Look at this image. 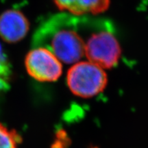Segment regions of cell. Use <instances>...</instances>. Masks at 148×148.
Returning a JSON list of instances; mask_svg holds the SVG:
<instances>
[{"label": "cell", "instance_id": "3", "mask_svg": "<svg viewBox=\"0 0 148 148\" xmlns=\"http://www.w3.org/2000/svg\"><path fill=\"white\" fill-rule=\"evenodd\" d=\"M28 75L40 82H53L62 73V64L49 49L43 46L28 51L24 60Z\"/></svg>", "mask_w": 148, "mask_h": 148}, {"label": "cell", "instance_id": "4", "mask_svg": "<svg viewBox=\"0 0 148 148\" xmlns=\"http://www.w3.org/2000/svg\"><path fill=\"white\" fill-rule=\"evenodd\" d=\"M45 47L61 62L75 64L84 56V40L73 29L62 28L51 30Z\"/></svg>", "mask_w": 148, "mask_h": 148}, {"label": "cell", "instance_id": "2", "mask_svg": "<svg viewBox=\"0 0 148 148\" xmlns=\"http://www.w3.org/2000/svg\"><path fill=\"white\" fill-rule=\"evenodd\" d=\"M121 54L119 41L109 31L92 33L86 41L84 40V56L88 61L103 69L114 67Z\"/></svg>", "mask_w": 148, "mask_h": 148}, {"label": "cell", "instance_id": "5", "mask_svg": "<svg viewBox=\"0 0 148 148\" xmlns=\"http://www.w3.org/2000/svg\"><path fill=\"white\" fill-rule=\"evenodd\" d=\"M29 29V22L21 11L7 10L0 14V38L8 43L23 39Z\"/></svg>", "mask_w": 148, "mask_h": 148}, {"label": "cell", "instance_id": "7", "mask_svg": "<svg viewBox=\"0 0 148 148\" xmlns=\"http://www.w3.org/2000/svg\"><path fill=\"white\" fill-rule=\"evenodd\" d=\"M22 138L14 130H9L0 123V148H18Z\"/></svg>", "mask_w": 148, "mask_h": 148}, {"label": "cell", "instance_id": "1", "mask_svg": "<svg viewBox=\"0 0 148 148\" xmlns=\"http://www.w3.org/2000/svg\"><path fill=\"white\" fill-rule=\"evenodd\" d=\"M108 84V76L100 66L89 61H79L69 68L66 84L73 95L91 98L100 93Z\"/></svg>", "mask_w": 148, "mask_h": 148}, {"label": "cell", "instance_id": "6", "mask_svg": "<svg viewBox=\"0 0 148 148\" xmlns=\"http://www.w3.org/2000/svg\"><path fill=\"white\" fill-rule=\"evenodd\" d=\"M61 11H67L75 15L97 14L107 10L110 0H53Z\"/></svg>", "mask_w": 148, "mask_h": 148}]
</instances>
